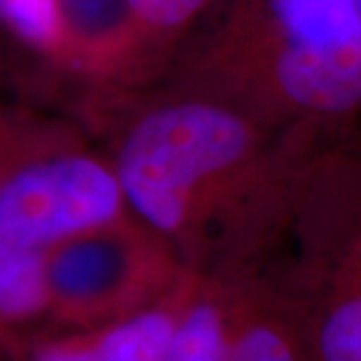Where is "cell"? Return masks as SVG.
<instances>
[{
	"label": "cell",
	"mask_w": 361,
	"mask_h": 361,
	"mask_svg": "<svg viewBox=\"0 0 361 361\" xmlns=\"http://www.w3.org/2000/svg\"><path fill=\"white\" fill-rule=\"evenodd\" d=\"M125 207L195 275L257 269L283 235L322 135L277 129L235 104L159 82L85 111Z\"/></svg>",
	"instance_id": "obj_1"
},
{
	"label": "cell",
	"mask_w": 361,
	"mask_h": 361,
	"mask_svg": "<svg viewBox=\"0 0 361 361\" xmlns=\"http://www.w3.org/2000/svg\"><path fill=\"white\" fill-rule=\"evenodd\" d=\"M161 82L235 104L277 129H361L357 0H219Z\"/></svg>",
	"instance_id": "obj_2"
},
{
	"label": "cell",
	"mask_w": 361,
	"mask_h": 361,
	"mask_svg": "<svg viewBox=\"0 0 361 361\" xmlns=\"http://www.w3.org/2000/svg\"><path fill=\"white\" fill-rule=\"evenodd\" d=\"M125 213L104 153L65 125L32 116L0 177V345L47 331L42 267L52 249Z\"/></svg>",
	"instance_id": "obj_3"
},
{
	"label": "cell",
	"mask_w": 361,
	"mask_h": 361,
	"mask_svg": "<svg viewBox=\"0 0 361 361\" xmlns=\"http://www.w3.org/2000/svg\"><path fill=\"white\" fill-rule=\"evenodd\" d=\"M259 267L287 297L307 361H361V133L311 155Z\"/></svg>",
	"instance_id": "obj_4"
},
{
	"label": "cell",
	"mask_w": 361,
	"mask_h": 361,
	"mask_svg": "<svg viewBox=\"0 0 361 361\" xmlns=\"http://www.w3.org/2000/svg\"><path fill=\"white\" fill-rule=\"evenodd\" d=\"M169 61L130 0H0V82L77 89L87 111L161 82Z\"/></svg>",
	"instance_id": "obj_5"
},
{
	"label": "cell",
	"mask_w": 361,
	"mask_h": 361,
	"mask_svg": "<svg viewBox=\"0 0 361 361\" xmlns=\"http://www.w3.org/2000/svg\"><path fill=\"white\" fill-rule=\"evenodd\" d=\"M187 275L175 251L125 213L68 237L47 255V331L125 319L173 295Z\"/></svg>",
	"instance_id": "obj_6"
},
{
	"label": "cell",
	"mask_w": 361,
	"mask_h": 361,
	"mask_svg": "<svg viewBox=\"0 0 361 361\" xmlns=\"http://www.w3.org/2000/svg\"><path fill=\"white\" fill-rule=\"evenodd\" d=\"M185 281L161 303L125 319L26 337L8 348L11 361H163Z\"/></svg>",
	"instance_id": "obj_7"
},
{
	"label": "cell",
	"mask_w": 361,
	"mask_h": 361,
	"mask_svg": "<svg viewBox=\"0 0 361 361\" xmlns=\"http://www.w3.org/2000/svg\"><path fill=\"white\" fill-rule=\"evenodd\" d=\"M219 279L229 361H307L293 310L267 271L257 267Z\"/></svg>",
	"instance_id": "obj_8"
},
{
	"label": "cell",
	"mask_w": 361,
	"mask_h": 361,
	"mask_svg": "<svg viewBox=\"0 0 361 361\" xmlns=\"http://www.w3.org/2000/svg\"><path fill=\"white\" fill-rule=\"evenodd\" d=\"M163 361H229L225 293L219 277L189 273Z\"/></svg>",
	"instance_id": "obj_9"
},
{
	"label": "cell",
	"mask_w": 361,
	"mask_h": 361,
	"mask_svg": "<svg viewBox=\"0 0 361 361\" xmlns=\"http://www.w3.org/2000/svg\"><path fill=\"white\" fill-rule=\"evenodd\" d=\"M217 2L219 0H130V6L145 35L171 65L173 54Z\"/></svg>",
	"instance_id": "obj_10"
},
{
	"label": "cell",
	"mask_w": 361,
	"mask_h": 361,
	"mask_svg": "<svg viewBox=\"0 0 361 361\" xmlns=\"http://www.w3.org/2000/svg\"><path fill=\"white\" fill-rule=\"evenodd\" d=\"M35 113L23 106H8L0 97V177L23 147Z\"/></svg>",
	"instance_id": "obj_11"
},
{
	"label": "cell",
	"mask_w": 361,
	"mask_h": 361,
	"mask_svg": "<svg viewBox=\"0 0 361 361\" xmlns=\"http://www.w3.org/2000/svg\"><path fill=\"white\" fill-rule=\"evenodd\" d=\"M0 361H11V355H8V351L4 345H0Z\"/></svg>",
	"instance_id": "obj_12"
},
{
	"label": "cell",
	"mask_w": 361,
	"mask_h": 361,
	"mask_svg": "<svg viewBox=\"0 0 361 361\" xmlns=\"http://www.w3.org/2000/svg\"><path fill=\"white\" fill-rule=\"evenodd\" d=\"M357 2H360V8H361V0H357Z\"/></svg>",
	"instance_id": "obj_13"
}]
</instances>
